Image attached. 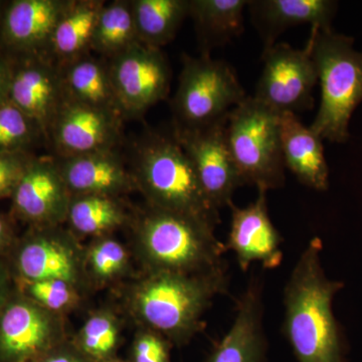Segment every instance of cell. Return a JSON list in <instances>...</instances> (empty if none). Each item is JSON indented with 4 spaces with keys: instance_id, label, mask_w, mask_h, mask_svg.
I'll return each mask as SVG.
<instances>
[{
    "instance_id": "36",
    "label": "cell",
    "mask_w": 362,
    "mask_h": 362,
    "mask_svg": "<svg viewBox=\"0 0 362 362\" xmlns=\"http://www.w3.org/2000/svg\"><path fill=\"white\" fill-rule=\"evenodd\" d=\"M7 294H8V279L6 272L0 268V310L7 303Z\"/></svg>"
},
{
    "instance_id": "26",
    "label": "cell",
    "mask_w": 362,
    "mask_h": 362,
    "mask_svg": "<svg viewBox=\"0 0 362 362\" xmlns=\"http://www.w3.org/2000/svg\"><path fill=\"white\" fill-rule=\"evenodd\" d=\"M66 221L81 235H102L125 225L129 216L118 197L73 195Z\"/></svg>"
},
{
    "instance_id": "27",
    "label": "cell",
    "mask_w": 362,
    "mask_h": 362,
    "mask_svg": "<svg viewBox=\"0 0 362 362\" xmlns=\"http://www.w3.org/2000/svg\"><path fill=\"white\" fill-rule=\"evenodd\" d=\"M138 42L131 0L105 4L93 35L90 49L113 58Z\"/></svg>"
},
{
    "instance_id": "37",
    "label": "cell",
    "mask_w": 362,
    "mask_h": 362,
    "mask_svg": "<svg viewBox=\"0 0 362 362\" xmlns=\"http://www.w3.org/2000/svg\"><path fill=\"white\" fill-rule=\"evenodd\" d=\"M9 230L6 221L0 218V249L6 244L8 240Z\"/></svg>"
},
{
    "instance_id": "33",
    "label": "cell",
    "mask_w": 362,
    "mask_h": 362,
    "mask_svg": "<svg viewBox=\"0 0 362 362\" xmlns=\"http://www.w3.org/2000/svg\"><path fill=\"white\" fill-rule=\"evenodd\" d=\"M32 158L25 152L0 153V199L13 195Z\"/></svg>"
},
{
    "instance_id": "2",
    "label": "cell",
    "mask_w": 362,
    "mask_h": 362,
    "mask_svg": "<svg viewBox=\"0 0 362 362\" xmlns=\"http://www.w3.org/2000/svg\"><path fill=\"white\" fill-rule=\"evenodd\" d=\"M226 263L202 273L150 272L133 292V310L149 329L171 343L187 344L201 330L214 298L228 292Z\"/></svg>"
},
{
    "instance_id": "30",
    "label": "cell",
    "mask_w": 362,
    "mask_h": 362,
    "mask_svg": "<svg viewBox=\"0 0 362 362\" xmlns=\"http://www.w3.org/2000/svg\"><path fill=\"white\" fill-rule=\"evenodd\" d=\"M87 264L95 279L107 282L120 276L128 266V252L118 240L100 238L87 254Z\"/></svg>"
},
{
    "instance_id": "31",
    "label": "cell",
    "mask_w": 362,
    "mask_h": 362,
    "mask_svg": "<svg viewBox=\"0 0 362 362\" xmlns=\"http://www.w3.org/2000/svg\"><path fill=\"white\" fill-rule=\"evenodd\" d=\"M28 299L58 313L73 308L78 303L77 286L63 280H42L26 282Z\"/></svg>"
},
{
    "instance_id": "7",
    "label": "cell",
    "mask_w": 362,
    "mask_h": 362,
    "mask_svg": "<svg viewBox=\"0 0 362 362\" xmlns=\"http://www.w3.org/2000/svg\"><path fill=\"white\" fill-rule=\"evenodd\" d=\"M247 97L237 74L226 62L202 54L182 57L178 88L171 100L173 128L202 129L226 120Z\"/></svg>"
},
{
    "instance_id": "21",
    "label": "cell",
    "mask_w": 362,
    "mask_h": 362,
    "mask_svg": "<svg viewBox=\"0 0 362 362\" xmlns=\"http://www.w3.org/2000/svg\"><path fill=\"white\" fill-rule=\"evenodd\" d=\"M280 138L285 168L302 185L318 192L327 190L329 168L322 138L292 113L281 114Z\"/></svg>"
},
{
    "instance_id": "11",
    "label": "cell",
    "mask_w": 362,
    "mask_h": 362,
    "mask_svg": "<svg viewBox=\"0 0 362 362\" xmlns=\"http://www.w3.org/2000/svg\"><path fill=\"white\" fill-rule=\"evenodd\" d=\"M226 121L202 129L173 127L176 139L194 165L204 194L218 211L228 206L237 188L244 185L226 142Z\"/></svg>"
},
{
    "instance_id": "14",
    "label": "cell",
    "mask_w": 362,
    "mask_h": 362,
    "mask_svg": "<svg viewBox=\"0 0 362 362\" xmlns=\"http://www.w3.org/2000/svg\"><path fill=\"white\" fill-rule=\"evenodd\" d=\"M66 98L61 69L45 57L28 56L11 69L8 100L39 124L45 140Z\"/></svg>"
},
{
    "instance_id": "18",
    "label": "cell",
    "mask_w": 362,
    "mask_h": 362,
    "mask_svg": "<svg viewBox=\"0 0 362 362\" xmlns=\"http://www.w3.org/2000/svg\"><path fill=\"white\" fill-rule=\"evenodd\" d=\"M54 157L71 197L97 194L119 197L136 187L130 169L117 150Z\"/></svg>"
},
{
    "instance_id": "6",
    "label": "cell",
    "mask_w": 362,
    "mask_h": 362,
    "mask_svg": "<svg viewBox=\"0 0 362 362\" xmlns=\"http://www.w3.org/2000/svg\"><path fill=\"white\" fill-rule=\"evenodd\" d=\"M280 121L281 114L252 96L228 114L226 142L244 185L265 192L284 187Z\"/></svg>"
},
{
    "instance_id": "19",
    "label": "cell",
    "mask_w": 362,
    "mask_h": 362,
    "mask_svg": "<svg viewBox=\"0 0 362 362\" xmlns=\"http://www.w3.org/2000/svg\"><path fill=\"white\" fill-rule=\"evenodd\" d=\"M71 0H16L4 13L2 35L7 45L28 56L49 54L54 28Z\"/></svg>"
},
{
    "instance_id": "24",
    "label": "cell",
    "mask_w": 362,
    "mask_h": 362,
    "mask_svg": "<svg viewBox=\"0 0 362 362\" xmlns=\"http://www.w3.org/2000/svg\"><path fill=\"white\" fill-rule=\"evenodd\" d=\"M59 69L69 97L80 103L123 117L107 64L88 54Z\"/></svg>"
},
{
    "instance_id": "1",
    "label": "cell",
    "mask_w": 362,
    "mask_h": 362,
    "mask_svg": "<svg viewBox=\"0 0 362 362\" xmlns=\"http://www.w3.org/2000/svg\"><path fill=\"white\" fill-rule=\"evenodd\" d=\"M321 252L322 242L313 238L285 286L283 331L298 362H344V343L333 312L343 284L327 277Z\"/></svg>"
},
{
    "instance_id": "12",
    "label": "cell",
    "mask_w": 362,
    "mask_h": 362,
    "mask_svg": "<svg viewBox=\"0 0 362 362\" xmlns=\"http://www.w3.org/2000/svg\"><path fill=\"white\" fill-rule=\"evenodd\" d=\"M64 341L57 313L28 298L0 310V362H35Z\"/></svg>"
},
{
    "instance_id": "28",
    "label": "cell",
    "mask_w": 362,
    "mask_h": 362,
    "mask_svg": "<svg viewBox=\"0 0 362 362\" xmlns=\"http://www.w3.org/2000/svg\"><path fill=\"white\" fill-rule=\"evenodd\" d=\"M120 340L116 317L110 312H97L90 317L74 343L93 362H113Z\"/></svg>"
},
{
    "instance_id": "10",
    "label": "cell",
    "mask_w": 362,
    "mask_h": 362,
    "mask_svg": "<svg viewBox=\"0 0 362 362\" xmlns=\"http://www.w3.org/2000/svg\"><path fill=\"white\" fill-rule=\"evenodd\" d=\"M122 119L68 96L47 131V140L56 157L116 150L122 138Z\"/></svg>"
},
{
    "instance_id": "20",
    "label": "cell",
    "mask_w": 362,
    "mask_h": 362,
    "mask_svg": "<svg viewBox=\"0 0 362 362\" xmlns=\"http://www.w3.org/2000/svg\"><path fill=\"white\" fill-rule=\"evenodd\" d=\"M247 6L265 49L294 26L310 25L311 32L333 30L339 4L334 0H252Z\"/></svg>"
},
{
    "instance_id": "4",
    "label": "cell",
    "mask_w": 362,
    "mask_h": 362,
    "mask_svg": "<svg viewBox=\"0 0 362 362\" xmlns=\"http://www.w3.org/2000/svg\"><path fill=\"white\" fill-rule=\"evenodd\" d=\"M354 37L329 30H313L306 45L321 88L320 106L310 128L323 140L345 143L352 115L362 103V49Z\"/></svg>"
},
{
    "instance_id": "3",
    "label": "cell",
    "mask_w": 362,
    "mask_h": 362,
    "mask_svg": "<svg viewBox=\"0 0 362 362\" xmlns=\"http://www.w3.org/2000/svg\"><path fill=\"white\" fill-rule=\"evenodd\" d=\"M131 175L150 206L187 214L216 226L218 211L204 194L192 161L175 133L149 131L132 152Z\"/></svg>"
},
{
    "instance_id": "29",
    "label": "cell",
    "mask_w": 362,
    "mask_h": 362,
    "mask_svg": "<svg viewBox=\"0 0 362 362\" xmlns=\"http://www.w3.org/2000/svg\"><path fill=\"white\" fill-rule=\"evenodd\" d=\"M45 137L39 124L9 100L0 104V153L25 152Z\"/></svg>"
},
{
    "instance_id": "23",
    "label": "cell",
    "mask_w": 362,
    "mask_h": 362,
    "mask_svg": "<svg viewBox=\"0 0 362 362\" xmlns=\"http://www.w3.org/2000/svg\"><path fill=\"white\" fill-rule=\"evenodd\" d=\"M246 0H190L192 16L202 45V54L228 44L244 32Z\"/></svg>"
},
{
    "instance_id": "16",
    "label": "cell",
    "mask_w": 362,
    "mask_h": 362,
    "mask_svg": "<svg viewBox=\"0 0 362 362\" xmlns=\"http://www.w3.org/2000/svg\"><path fill=\"white\" fill-rule=\"evenodd\" d=\"M28 238L18 256V268L26 282L63 280L77 286L83 271V259L69 233L57 226H40Z\"/></svg>"
},
{
    "instance_id": "25",
    "label": "cell",
    "mask_w": 362,
    "mask_h": 362,
    "mask_svg": "<svg viewBox=\"0 0 362 362\" xmlns=\"http://www.w3.org/2000/svg\"><path fill=\"white\" fill-rule=\"evenodd\" d=\"M140 44L161 49L189 16L190 0H131Z\"/></svg>"
},
{
    "instance_id": "32",
    "label": "cell",
    "mask_w": 362,
    "mask_h": 362,
    "mask_svg": "<svg viewBox=\"0 0 362 362\" xmlns=\"http://www.w3.org/2000/svg\"><path fill=\"white\" fill-rule=\"evenodd\" d=\"M171 344L168 338L156 331H140L131 346L128 362H171Z\"/></svg>"
},
{
    "instance_id": "9",
    "label": "cell",
    "mask_w": 362,
    "mask_h": 362,
    "mask_svg": "<svg viewBox=\"0 0 362 362\" xmlns=\"http://www.w3.org/2000/svg\"><path fill=\"white\" fill-rule=\"evenodd\" d=\"M107 66L123 118H138L168 98L171 68L161 49L136 42Z\"/></svg>"
},
{
    "instance_id": "38",
    "label": "cell",
    "mask_w": 362,
    "mask_h": 362,
    "mask_svg": "<svg viewBox=\"0 0 362 362\" xmlns=\"http://www.w3.org/2000/svg\"><path fill=\"white\" fill-rule=\"evenodd\" d=\"M113 362H125V361H120V359L117 358L116 361H114Z\"/></svg>"
},
{
    "instance_id": "35",
    "label": "cell",
    "mask_w": 362,
    "mask_h": 362,
    "mask_svg": "<svg viewBox=\"0 0 362 362\" xmlns=\"http://www.w3.org/2000/svg\"><path fill=\"white\" fill-rule=\"evenodd\" d=\"M11 69L6 62L0 59V104L8 100L11 86Z\"/></svg>"
},
{
    "instance_id": "8",
    "label": "cell",
    "mask_w": 362,
    "mask_h": 362,
    "mask_svg": "<svg viewBox=\"0 0 362 362\" xmlns=\"http://www.w3.org/2000/svg\"><path fill=\"white\" fill-rule=\"evenodd\" d=\"M262 59L264 68L255 99L279 114L297 115L313 108L318 74L306 47L297 49L287 42H276L264 49Z\"/></svg>"
},
{
    "instance_id": "34",
    "label": "cell",
    "mask_w": 362,
    "mask_h": 362,
    "mask_svg": "<svg viewBox=\"0 0 362 362\" xmlns=\"http://www.w3.org/2000/svg\"><path fill=\"white\" fill-rule=\"evenodd\" d=\"M35 362H93L71 343L63 341Z\"/></svg>"
},
{
    "instance_id": "13",
    "label": "cell",
    "mask_w": 362,
    "mask_h": 362,
    "mask_svg": "<svg viewBox=\"0 0 362 362\" xmlns=\"http://www.w3.org/2000/svg\"><path fill=\"white\" fill-rule=\"evenodd\" d=\"M267 192L259 190L256 201L245 207L233 202L228 204L232 220L226 252H235L240 270L244 272L252 263H259L269 270L282 263L283 238L269 216Z\"/></svg>"
},
{
    "instance_id": "5",
    "label": "cell",
    "mask_w": 362,
    "mask_h": 362,
    "mask_svg": "<svg viewBox=\"0 0 362 362\" xmlns=\"http://www.w3.org/2000/svg\"><path fill=\"white\" fill-rule=\"evenodd\" d=\"M140 257L150 272L195 274L226 263L214 228L187 214L157 207L140 214L136 226Z\"/></svg>"
},
{
    "instance_id": "17",
    "label": "cell",
    "mask_w": 362,
    "mask_h": 362,
    "mask_svg": "<svg viewBox=\"0 0 362 362\" xmlns=\"http://www.w3.org/2000/svg\"><path fill=\"white\" fill-rule=\"evenodd\" d=\"M263 284L252 278L238 301L230 329L204 362H266Z\"/></svg>"
},
{
    "instance_id": "22",
    "label": "cell",
    "mask_w": 362,
    "mask_h": 362,
    "mask_svg": "<svg viewBox=\"0 0 362 362\" xmlns=\"http://www.w3.org/2000/svg\"><path fill=\"white\" fill-rule=\"evenodd\" d=\"M102 0H71L52 35L49 54L62 66L88 54L100 13Z\"/></svg>"
},
{
    "instance_id": "15",
    "label": "cell",
    "mask_w": 362,
    "mask_h": 362,
    "mask_svg": "<svg viewBox=\"0 0 362 362\" xmlns=\"http://www.w3.org/2000/svg\"><path fill=\"white\" fill-rule=\"evenodd\" d=\"M11 197L18 216L35 225L66 221L71 195L54 157H33Z\"/></svg>"
}]
</instances>
